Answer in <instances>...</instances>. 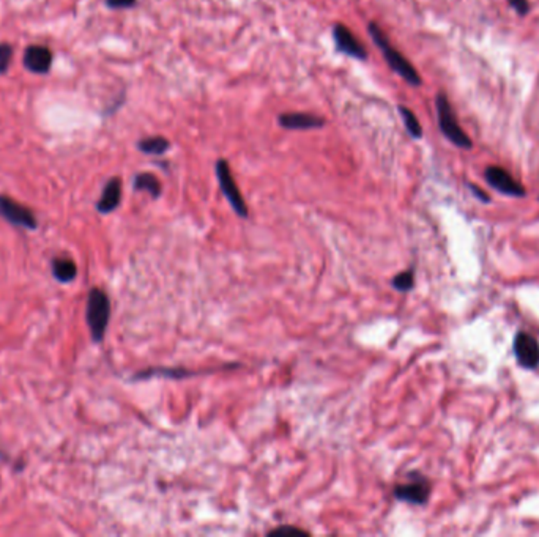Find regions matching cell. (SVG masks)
I'll list each match as a JSON object with an SVG mask.
<instances>
[{
  "mask_svg": "<svg viewBox=\"0 0 539 537\" xmlns=\"http://www.w3.org/2000/svg\"><path fill=\"white\" fill-rule=\"evenodd\" d=\"M86 320L93 342H103L111 320V301L102 289H92L87 296Z\"/></svg>",
  "mask_w": 539,
  "mask_h": 537,
  "instance_id": "cell-2",
  "label": "cell"
},
{
  "mask_svg": "<svg viewBox=\"0 0 539 537\" xmlns=\"http://www.w3.org/2000/svg\"><path fill=\"white\" fill-rule=\"evenodd\" d=\"M22 63L31 73L46 74L49 73L52 65V52L51 49L40 45L29 46L26 52H24Z\"/></svg>",
  "mask_w": 539,
  "mask_h": 537,
  "instance_id": "cell-11",
  "label": "cell"
},
{
  "mask_svg": "<svg viewBox=\"0 0 539 537\" xmlns=\"http://www.w3.org/2000/svg\"><path fill=\"white\" fill-rule=\"evenodd\" d=\"M271 536H286V534H306L305 531H301L298 528H293V527H281V528H276L273 531H270Z\"/></svg>",
  "mask_w": 539,
  "mask_h": 537,
  "instance_id": "cell-22",
  "label": "cell"
},
{
  "mask_svg": "<svg viewBox=\"0 0 539 537\" xmlns=\"http://www.w3.org/2000/svg\"><path fill=\"white\" fill-rule=\"evenodd\" d=\"M215 169H216V178H218L219 188H221L223 194L227 199L230 207H232V210L236 213V216L248 218V205L245 199H243L239 186H236L227 161L218 159Z\"/></svg>",
  "mask_w": 539,
  "mask_h": 537,
  "instance_id": "cell-4",
  "label": "cell"
},
{
  "mask_svg": "<svg viewBox=\"0 0 539 537\" xmlns=\"http://www.w3.org/2000/svg\"><path fill=\"white\" fill-rule=\"evenodd\" d=\"M106 5L112 10H122V8H131L136 5V0H106Z\"/></svg>",
  "mask_w": 539,
  "mask_h": 537,
  "instance_id": "cell-21",
  "label": "cell"
},
{
  "mask_svg": "<svg viewBox=\"0 0 539 537\" xmlns=\"http://www.w3.org/2000/svg\"><path fill=\"white\" fill-rule=\"evenodd\" d=\"M277 123L284 129L290 131H307L321 129L325 127V118L307 114V112H286L277 117Z\"/></svg>",
  "mask_w": 539,
  "mask_h": 537,
  "instance_id": "cell-10",
  "label": "cell"
},
{
  "mask_svg": "<svg viewBox=\"0 0 539 537\" xmlns=\"http://www.w3.org/2000/svg\"><path fill=\"white\" fill-rule=\"evenodd\" d=\"M333 40L337 52L346 54L352 58H358V61H366L367 58L366 47L360 43L358 38L351 32V29L346 27L344 24H335Z\"/></svg>",
  "mask_w": 539,
  "mask_h": 537,
  "instance_id": "cell-8",
  "label": "cell"
},
{
  "mask_svg": "<svg viewBox=\"0 0 539 537\" xmlns=\"http://www.w3.org/2000/svg\"><path fill=\"white\" fill-rule=\"evenodd\" d=\"M133 188L134 191H145L153 199H158L163 191L161 183H159L158 178L153 174H149V172H142V174L136 175L133 180Z\"/></svg>",
  "mask_w": 539,
  "mask_h": 537,
  "instance_id": "cell-14",
  "label": "cell"
},
{
  "mask_svg": "<svg viewBox=\"0 0 539 537\" xmlns=\"http://www.w3.org/2000/svg\"><path fill=\"white\" fill-rule=\"evenodd\" d=\"M410 481L405 484H399L394 488V497L404 503L423 506L428 503L429 495H431V484L428 479H424L423 476L418 473H412Z\"/></svg>",
  "mask_w": 539,
  "mask_h": 537,
  "instance_id": "cell-6",
  "label": "cell"
},
{
  "mask_svg": "<svg viewBox=\"0 0 539 537\" xmlns=\"http://www.w3.org/2000/svg\"><path fill=\"white\" fill-rule=\"evenodd\" d=\"M398 111L402 117V122H404V125H405L407 133L410 134L413 139H421L423 137L421 123L418 122V118H417V115L413 114V111L408 109L407 106H398Z\"/></svg>",
  "mask_w": 539,
  "mask_h": 537,
  "instance_id": "cell-16",
  "label": "cell"
},
{
  "mask_svg": "<svg viewBox=\"0 0 539 537\" xmlns=\"http://www.w3.org/2000/svg\"><path fill=\"white\" fill-rule=\"evenodd\" d=\"M0 216L11 225H16V227L27 230H35L38 227V221L31 208L19 204L8 195H0Z\"/></svg>",
  "mask_w": 539,
  "mask_h": 537,
  "instance_id": "cell-5",
  "label": "cell"
},
{
  "mask_svg": "<svg viewBox=\"0 0 539 537\" xmlns=\"http://www.w3.org/2000/svg\"><path fill=\"white\" fill-rule=\"evenodd\" d=\"M435 107H437V117H438V128H440L442 134L456 147L470 150L473 147L470 136L460 128L458 117H456L453 107L449 104V99L443 92L437 93Z\"/></svg>",
  "mask_w": 539,
  "mask_h": 537,
  "instance_id": "cell-3",
  "label": "cell"
},
{
  "mask_svg": "<svg viewBox=\"0 0 539 537\" xmlns=\"http://www.w3.org/2000/svg\"><path fill=\"white\" fill-rule=\"evenodd\" d=\"M51 270H52V276L62 284L73 282L76 276H78V266H76L74 262L70 259L56 257L51 262Z\"/></svg>",
  "mask_w": 539,
  "mask_h": 537,
  "instance_id": "cell-13",
  "label": "cell"
},
{
  "mask_svg": "<svg viewBox=\"0 0 539 537\" xmlns=\"http://www.w3.org/2000/svg\"><path fill=\"white\" fill-rule=\"evenodd\" d=\"M508 2L514 10H516V13L519 16H526L530 13L529 0H508Z\"/></svg>",
  "mask_w": 539,
  "mask_h": 537,
  "instance_id": "cell-20",
  "label": "cell"
},
{
  "mask_svg": "<svg viewBox=\"0 0 539 537\" xmlns=\"http://www.w3.org/2000/svg\"><path fill=\"white\" fill-rule=\"evenodd\" d=\"M11 57H13V47L8 43H0V74H5L8 71Z\"/></svg>",
  "mask_w": 539,
  "mask_h": 537,
  "instance_id": "cell-19",
  "label": "cell"
},
{
  "mask_svg": "<svg viewBox=\"0 0 539 537\" xmlns=\"http://www.w3.org/2000/svg\"><path fill=\"white\" fill-rule=\"evenodd\" d=\"M122 202V180L118 177L111 178V180L104 184L102 197L97 202V210L102 214H109L114 210H117V207L120 205Z\"/></svg>",
  "mask_w": 539,
  "mask_h": 537,
  "instance_id": "cell-12",
  "label": "cell"
},
{
  "mask_svg": "<svg viewBox=\"0 0 539 537\" xmlns=\"http://www.w3.org/2000/svg\"><path fill=\"white\" fill-rule=\"evenodd\" d=\"M469 188H470V191L473 193V195L478 197V199L481 200V202H485V204H488V202H490V197L485 194L481 188H478V186H475V184H472V183H469Z\"/></svg>",
  "mask_w": 539,
  "mask_h": 537,
  "instance_id": "cell-23",
  "label": "cell"
},
{
  "mask_svg": "<svg viewBox=\"0 0 539 537\" xmlns=\"http://www.w3.org/2000/svg\"><path fill=\"white\" fill-rule=\"evenodd\" d=\"M484 178L490 186L499 191V193L511 197H524L526 194L525 188L508 170L501 169L499 166H489L484 172Z\"/></svg>",
  "mask_w": 539,
  "mask_h": 537,
  "instance_id": "cell-7",
  "label": "cell"
},
{
  "mask_svg": "<svg viewBox=\"0 0 539 537\" xmlns=\"http://www.w3.org/2000/svg\"><path fill=\"white\" fill-rule=\"evenodd\" d=\"M138 148L139 152L145 154H155V157H159V154H164L169 150L170 142L169 139H166L164 136H152V137H145V139H140L138 142Z\"/></svg>",
  "mask_w": 539,
  "mask_h": 537,
  "instance_id": "cell-15",
  "label": "cell"
},
{
  "mask_svg": "<svg viewBox=\"0 0 539 537\" xmlns=\"http://www.w3.org/2000/svg\"><path fill=\"white\" fill-rule=\"evenodd\" d=\"M367 32H369L372 41H374L376 46L380 49L382 56L385 61H387L388 67L398 73L402 79H404L407 83H410L413 87H419L423 83L421 76L417 70H415L413 65L407 61V58L402 56V54L396 49L394 46H391L389 40L387 37L380 27L377 26L376 22H369L367 24Z\"/></svg>",
  "mask_w": 539,
  "mask_h": 537,
  "instance_id": "cell-1",
  "label": "cell"
},
{
  "mask_svg": "<svg viewBox=\"0 0 539 537\" xmlns=\"http://www.w3.org/2000/svg\"><path fill=\"white\" fill-rule=\"evenodd\" d=\"M152 375H155V377L183 378V377H191V375H195V374L191 371H185V369H150V371L139 372V375H136V378H149Z\"/></svg>",
  "mask_w": 539,
  "mask_h": 537,
  "instance_id": "cell-17",
  "label": "cell"
},
{
  "mask_svg": "<svg viewBox=\"0 0 539 537\" xmlns=\"http://www.w3.org/2000/svg\"><path fill=\"white\" fill-rule=\"evenodd\" d=\"M391 284H393V287L398 290V291H402V294H405V291L412 290L413 289V284H415V274L412 270H407V271H402L401 274H398V276H394L393 280H391Z\"/></svg>",
  "mask_w": 539,
  "mask_h": 537,
  "instance_id": "cell-18",
  "label": "cell"
},
{
  "mask_svg": "<svg viewBox=\"0 0 539 537\" xmlns=\"http://www.w3.org/2000/svg\"><path fill=\"white\" fill-rule=\"evenodd\" d=\"M514 353L522 367L536 369L539 366V344L531 334H517L514 339Z\"/></svg>",
  "mask_w": 539,
  "mask_h": 537,
  "instance_id": "cell-9",
  "label": "cell"
}]
</instances>
